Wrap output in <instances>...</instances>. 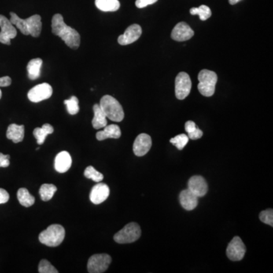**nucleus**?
I'll return each mask as SVG.
<instances>
[{
	"instance_id": "obj_1",
	"label": "nucleus",
	"mask_w": 273,
	"mask_h": 273,
	"mask_svg": "<svg viewBox=\"0 0 273 273\" xmlns=\"http://www.w3.org/2000/svg\"><path fill=\"white\" fill-rule=\"evenodd\" d=\"M52 31L53 34L60 37L68 47L77 49L80 46V34L64 23V19L60 14H56L52 19Z\"/></svg>"
},
{
	"instance_id": "obj_2",
	"label": "nucleus",
	"mask_w": 273,
	"mask_h": 273,
	"mask_svg": "<svg viewBox=\"0 0 273 273\" xmlns=\"http://www.w3.org/2000/svg\"><path fill=\"white\" fill-rule=\"evenodd\" d=\"M11 22L20 30L24 35H31L34 38H38L42 31V21L39 15H34L28 19H22L14 12H10Z\"/></svg>"
},
{
	"instance_id": "obj_3",
	"label": "nucleus",
	"mask_w": 273,
	"mask_h": 273,
	"mask_svg": "<svg viewBox=\"0 0 273 273\" xmlns=\"http://www.w3.org/2000/svg\"><path fill=\"white\" fill-rule=\"evenodd\" d=\"M100 106L108 119L120 122L125 117L124 110L116 99L110 95H105L100 100Z\"/></svg>"
},
{
	"instance_id": "obj_4",
	"label": "nucleus",
	"mask_w": 273,
	"mask_h": 273,
	"mask_svg": "<svg viewBox=\"0 0 273 273\" xmlns=\"http://www.w3.org/2000/svg\"><path fill=\"white\" fill-rule=\"evenodd\" d=\"M64 236L65 231L63 226L51 225L40 234L39 241L48 247H57L63 243Z\"/></svg>"
},
{
	"instance_id": "obj_5",
	"label": "nucleus",
	"mask_w": 273,
	"mask_h": 273,
	"mask_svg": "<svg viewBox=\"0 0 273 273\" xmlns=\"http://www.w3.org/2000/svg\"><path fill=\"white\" fill-rule=\"evenodd\" d=\"M199 91L204 97H212L215 93V84L217 83L218 77L215 72L204 69L198 75Z\"/></svg>"
},
{
	"instance_id": "obj_6",
	"label": "nucleus",
	"mask_w": 273,
	"mask_h": 273,
	"mask_svg": "<svg viewBox=\"0 0 273 273\" xmlns=\"http://www.w3.org/2000/svg\"><path fill=\"white\" fill-rule=\"evenodd\" d=\"M141 230L139 225L131 222L114 235V240L119 244H130L139 239Z\"/></svg>"
},
{
	"instance_id": "obj_7",
	"label": "nucleus",
	"mask_w": 273,
	"mask_h": 273,
	"mask_svg": "<svg viewBox=\"0 0 273 273\" xmlns=\"http://www.w3.org/2000/svg\"><path fill=\"white\" fill-rule=\"evenodd\" d=\"M111 262L112 258L106 253L93 255L87 263V270L90 273H104L109 268Z\"/></svg>"
},
{
	"instance_id": "obj_8",
	"label": "nucleus",
	"mask_w": 273,
	"mask_h": 273,
	"mask_svg": "<svg viewBox=\"0 0 273 273\" xmlns=\"http://www.w3.org/2000/svg\"><path fill=\"white\" fill-rule=\"evenodd\" d=\"M192 83L190 76L185 72H180L175 78V96L178 100H184L190 93Z\"/></svg>"
},
{
	"instance_id": "obj_9",
	"label": "nucleus",
	"mask_w": 273,
	"mask_h": 273,
	"mask_svg": "<svg viewBox=\"0 0 273 273\" xmlns=\"http://www.w3.org/2000/svg\"><path fill=\"white\" fill-rule=\"evenodd\" d=\"M246 253V247L239 237H234L226 249V255L231 261H240Z\"/></svg>"
},
{
	"instance_id": "obj_10",
	"label": "nucleus",
	"mask_w": 273,
	"mask_h": 273,
	"mask_svg": "<svg viewBox=\"0 0 273 273\" xmlns=\"http://www.w3.org/2000/svg\"><path fill=\"white\" fill-rule=\"evenodd\" d=\"M53 94V88L47 83H42L37 85L29 90L27 97L33 103H39L42 100H47Z\"/></svg>"
},
{
	"instance_id": "obj_11",
	"label": "nucleus",
	"mask_w": 273,
	"mask_h": 273,
	"mask_svg": "<svg viewBox=\"0 0 273 273\" xmlns=\"http://www.w3.org/2000/svg\"><path fill=\"white\" fill-rule=\"evenodd\" d=\"M0 42L3 44L10 45L11 40L17 36V30L14 27L9 19L0 15Z\"/></svg>"
},
{
	"instance_id": "obj_12",
	"label": "nucleus",
	"mask_w": 273,
	"mask_h": 273,
	"mask_svg": "<svg viewBox=\"0 0 273 273\" xmlns=\"http://www.w3.org/2000/svg\"><path fill=\"white\" fill-rule=\"evenodd\" d=\"M142 34V28L138 24H131L125 31L124 34L120 35L118 38V42L122 46L131 44L138 41Z\"/></svg>"
},
{
	"instance_id": "obj_13",
	"label": "nucleus",
	"mask_w": 273,
	"mask_h": 273,
	"mask_svg": "<svg viewBox=\"0 0 273 273\" xmlns=\"http://www.w3.org/2000/svg\"><path fill=\"white\" fill-rule=\"evenodd\" d=\"M152 147V139L147 134H141L136 138L133 145V151L137 156L146 155Z\"/></svg>"
},
{
	"instance_id": "obj_14",
	"label": "nucleus",
	"mask_w": 273,
	"mask_h": 273,
	"mask_svg": "<svg viewBox=\"0 0 273 273\" xmlns=\"http://www.w3.org/2000/svg\"><path fill=\"white\" fill-rule=\"evenodd\" d=\"M110 190L108 185L98 182L94 185L90 193V200L93 204H100L104 202L109 196Z\"/></svg>"
},
{
	"instance_id": "obj_15",
	"label": "nucleus",
	"mask_w": 273,
	"mask_h": 273,
	"mask_svg": "<svg viewBox=\"0 0 273 273\" xmlns=\"http://www.w3.org/2000/svg\"><path fill=\"white\" fill-rule=\"evenodd\" d=\"M193 35L194 32L189 24L185 22H180L174 27L171 31V37L174 41L183 42V41H189L190 38H193Z\"/></svg>"
},
{
	"instance_id": "obj_16",
	"label": "nucleus",
	"mask_w": 273,
	"mask_h": 273,
	"mask_svg": "<svg viewBox=\"0 0 273 273\" xmlns=\"http://www.w3.org/2000/svg\"><path fill=\"white\" fill-rule=\"evenodd\" d=\"M189 189L197 197H202L205 196L208 191V185L202 176L194 175L189 180Z\"/></svg>"
},
{
	"instance_id": "obj_17",
	"label": "nucleus",
	"mask_w": 273,
	"mask_h": 273,
	"mask_svg": "<svg viewBox=\"0 0 273 273\" xmlns=\"http://www.w3.org/2000/svg\"><path fill=\"white\" fill-rule=\"evenodd\" d=\"M179 200H180L181 205L186 210H193L198 205V197H197L193 192L190 191L189 189L181 192Z\"/></svg>"
},
{
	"instance_id": "obj_18",
	"label": "nucleus",
	"mask_w": 273,
	"mask_h": 273,
	"mask_svg": "<svg viewBox=\"0 0 273 273\" xmlns=\"http://www.w3.org/2000/svg\"><path fill=\"white\" fill-rule=\"evenodd\" d=\"M71 160L69 153L67 151L60 152L56 155L55 159V168L60 173H64L71 168Z\"/></svg>"
},
{
	"instance_id": "obj_19",
	"label": "nucleus",
	"mask_w": 273,
	"mask_h": 273,
	"mask_svg": "<svg viewBox=\"0 0 273 273\" xmlns=\"http://www.w3.org/2000/svg\"><path fill=\"white\" fill-rule=\"evenodd\" d=\"M121 129L117 125H109L104 127V131H100L96 134L98 141H104L108 138L118 139L120 138Z\"/></svg>"
},
{
	"instance_id": "obj_20",
	"label": "nucleus",
	"mask_w": 273,
	"mask_h": 273,
	"mask_svg": "<svg viewBox=\"0 0 273 273\" xmlns=\"http://www.w3.org/2000/svg\"><path fill=\"white\" fill-rule=\"evenodd\" d=\"M6 138L12 140L15 144L21 142L24 138V126L11 124L7 129Z\"/></svg>"
},
{
	"instance_id": "obj_21",
	"label": "nucleus",
	"mask_w": 273,
	"mask_h": 273,
	"mask_svg": "<svg viewBox=\"0 0 273 273\" xmlns=\"http://www.w3.org/2000/svg\"><path fill=\"white\" fill-rule=\"evenodd\" d=\"M94 116L92 120V126L95 129L103 128L107 126L106 116L99 104H95L93 107Z\"/></svg>"
},
{
	"instance_id": "obj_22",
	"label": "nucleus",
	"mask_w": 273,
	"mask_h": 273,
	"mask_svg": "<svg viewBox=\"0 0 273 273\" xmlns=\"http://www.w3.org/2000/svg\"><path fill=\"white\" fill-rule=\"evenodd\" d=\"M54 128L49 124H44L41 127H36L34 130V138L37 139L38 145H42L45 142L46 137L49 134H53Z\"/></svg>"
},
{
	"instance_id": "obj_23",
	"label": "nucleus",
	"mask_w": 273,
	"mask_h": 273,
	"mask_svg": "<svg viewBox=\"0 0 273 273\" xmlns=\"http://www.w3.org/2000/svg\"><path fill=\"white\" fill-rule=\"evenodd\" d=\"M42 64V60L40 58L34 59L28 63L27 71L30 80L34 81L39 78Z\"/></svg>"
},
{
	"instance_id": "obj_24",
	"label": "nucleus",
	"mask_w": 273,
	"mask_h": 273,
	"mask_svg": "<svg viewBox=\"0 0 273 273\" xmlns=\"http://www.w3.org/2000/svg\"><path fill=\"white\" fill-rule=\"evenodd\" d=\"M97 9L103 12H116L120 8L119 0H95Z\"/></svg>"
},
{
	"instance_id": "obj_25",
	"label": "nucleus",
	"mask_w": 273,
	"mask_h": 273,
	"mask_svg": "<svg viewBox=\"0 0 273 273\" xmlns=\"http://www.w3.org/2000/svg\"><path fill=\"white\" fill-rule=\"evenodd\" d=\"M17 197L21 205L24 206L25 207H31V206L34 205V202H35V198H34V196L31 195L28 190L27 189H24V188L20 189L18 190Z\"/></svg>"
},
{
	"instance_id": "obj_26",
	"label": "nucleus",
	"mask_w": 273,
	"mask_h": 273,
	"mask_svg": "<svg viewBox=\"0 0 273 273\" xmlns=\"http://www.w3.org/2000/svg\"><path fill=\"white\" fill-rule=\"evenodd\" d=\"M56 190H57V188L52 184H43L41 185L39 190L41 200L43 201H49V200H51Z\"/></svg>"
},
{
	"instance_id": "obj_27",
	"label": "nucleus",
	"mask_w": 273,
	"mask_h": 273,
	"mask_svg": "<svg viewBox=\"0 0 273 273\" xmlns=\"http://www.w3.org/2000/svg\"><path fill=\"white\" fill-rule=\"evenodd\" d=\"M190 13L193 16L198 15L200 20L206 21L210 19L212 16V12L207 5H200L199 8H192L190 9Z\"/></svg>"
},
{
	"instance_id": "obj_28",
	"label": "nucleus",
	"mask_w": 273,
	"mask_h": 273,
	"mask_svg": "<svg viewBox=\"0 0 273 273\" xmlns=\"http://www.w3.org/2000/svg\"><path fill=\"white\" fill-rule=\"evenodd\" d=\"M64 104L67 107V110L70 115H76L79 110V101L78 99L75 96H72L71 98L68 100H64Z\"/></svg>"
},
{
	"instance_id": "obj_29",
	"label": "nucleus",
	"mask_w": 273,
	"mask_h": 273,
	"mask_svg": "<svg viewBox=\"0 0 273 273\" xmlns=\"http://www.w3.org/2000/svg\"><path fill=\"white\" fill-rule=\"evenodd\" d=\"M84 176L89 179H91L93 182H100L104 179V176L100 171H97L93 167H87L84 170Z\"/></svg>"
},
{
	"instance_id": "obj_30",
	"label": "nucleus",
	"mask_w": 273,
	"mask_h": 273,
	"mask_svg": "<svg viewBox=\"0 0 273 273\" xmlns=\"http://www.w3.org/2000/svg\"><path fill=\"white\" fill-rule=\"evenodd\" d=\"M189 141V136L185 134H178V135L175 136V138H171L170 140V143H171L174 146L176 147L179 150H182L188 145Z\"/></svg>"
},
{
	"instance_id": "obj_31",
	"label": "nucleus",
	"mask_w": 273,
	"mask_h": 273,
	"mask_svg": "<svg viewBox=\"0 0 273 273\" xmlns=\"http://www.w3.org/2000/svg\"><path fill=\"white\" fill-rule=\"evenodd\" d=\"M38 271L40 273H58V270H56L51 263L48 260H42L40 262Z\"/></svg>"
},
{
	"instance_id": "obj_32",
	"label": "nucleus",
	"mask_w": 273,
	"mask_h": 273,
	"mask_svg": "<svg viewBox=\"0 0 273 273\" xmlns=\"http://www.w3.org/2000/svg\"><path fill=\"white\" fill-rule=\"evenodd\" d=\"M260 219L265 224L269 226H273V210L272 209L262 211L260 214Z\"/></svg>"
},
{
	"instance_id": "obj_33",
	"label": "nucleus",
	"mask_w": 273,
	"mask_h": 273,
	"mask_svg": "<svg viewBox=\"0 0 273 273\" xmlns=\"http://www.w3.org/2000/svg\"><path fill=\"white\" fill-rule=\"evenodd\" d=\"M158 0H136L135 5L138 9H143L149 5L156 3Z\"/></svg>"
},
{
	"instance_id": "obj_34",
	"label": "nucleus",
	"mask_w": 273,
	"mask_h": 273,
	"mask_svg": "<svg viewBox=\"0 0 273 273\" xmlns=\"http://www.w3.org/2000/svg\"><path fill=\"white\" fill-rule=\"evenodd\" d=\"M10 156L9 155H4L3 153H0V167L6 168L10 165L9 162Z\"/></svg>"
},
{
	"instance_id": "obj_35",
	"label": "nucleus",
	"mask_w": 273,
	"mask_h": 273,
	"mask_svg": "<svg viewBox=\"0 0 273 273\" xmlns=\"http://www.w3.org/2000/svg\"><path fill=\"white\" fill-rule=\"evenodd\" d=\"M203 134H204L203 131H201L200 129H199L198 127H197L195 131H193V132L191 133H189L188 136H189V139L193 140V141H194V140L200 139V138H202Z\"/></svg>"
},
{
	"instance_id": "obj_36",
	"label": "nucleus",
	"mask_w": 273,
	"mask_h": 273,
	"mask_svg": "<svg viewBox=\"0 0 273 273\" xmlns=\"http://www.w3.org/2000/svg\"><path fill=\"white\" fill-rule=\"evenodd\" d=\"M9 200V194L5 189H0V204H5Z\"/></svg>"
},
{
	"instance_id": "obj_37",
	"label": "nucleus",
	"mask_w": 273,
	"mask_h": 273,
	"mask_svg": "<svg viewBox=\"0 0 273 273\" xmlns=\"http://www.w3.org/2000/svg\"><path fill=\"white\" fill-rule=\"evenodd\" d=\"M197 127L195 123H194L193 121H188L185 125V131H187L188 134L193 132V131H195Z\"/></svg>"
},
{
	"instance_id": "obj_38",
	"label": "nucleus",
	"mask_w": 273,
	"mask_h": 273,
	"mask_svg": "<svg viewBox=\"0 0 273 273\" xmlns=\"http://www.w3.org/2000/svg\"><path fill=\"white\" fill-rule=\"evenodd\" d=\"M12 84V79L10 77L5 76L0 78V87H9Z\"/></svg>"
},
{
	"instance_id": "obj_39",
	"label": "nucleus",
	"mask_w": 273,
	"mask_h": 273,
	"mask_svg": "<svg viewBox=\"0 0 273 273\" xmlns=\"http://www.w3.org/2000/svg\"><path fill=\"white\" fill-rule=\"evenodd\" d=\"M240 1H241V0H229V3L231 4V5H235V4L239 2Z\"/></svg>"
},
{
	"instance_id": "obj_40",
	"label": "nucleus",
	"mask_w": 273,
	"mask_h": 273,
	"mask_svg": "<svg viewBox=\"0 0 273 273\" xmlns=\"http://www.w3.org/2000/svg\"><path fill=\"white\" fill-rule=\"evenodd\" d=\"M2 98V90L0 89V99Z\"/></svg>"
}]
</instances>
